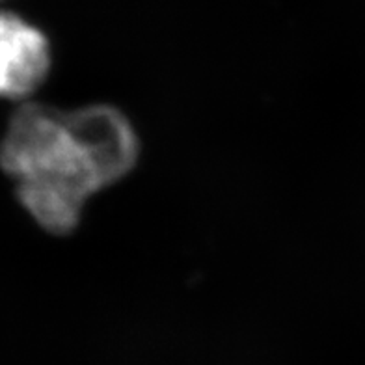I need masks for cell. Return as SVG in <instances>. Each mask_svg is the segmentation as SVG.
<instances>
[{
    "mask_svg": "<svg viewBox=\"0 0 365 365\" xmlns=\"http://www.w3.org/2000/svg\"><path fill=\"white\" fill-rule=\"evenodd\" d=\"M51 71L47 36L21 15L0 10V97L26 101Z\"/></svg>",
    "mask_w": 365,
    "mask_h": 365,
    "instance_id": "7a4b0ae2",
    "label": "cell"
},
{
    "mask_svg": "<svg viewBox=\"0 0 365 365\" xmlns=\"http://www.w3.org/2000/svg\"><path fill=\"white\" fill-rule=\"evenodd\" d=\"M138 153V136L118 108L63 112L29 101L8 123L0 166L15 181L30 217L66 235L78 226L91 196L135 168Z\"/></svg>",
    "mask_w": 365,
    "mask_h": 365,
    "instance_id": "6da1fadb",
    "label": "cell"
}]
</instances>
